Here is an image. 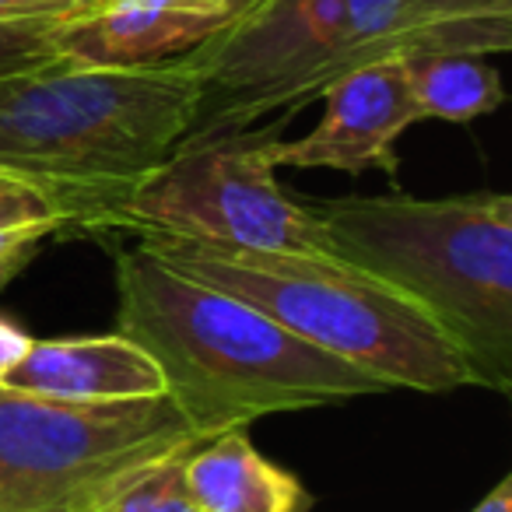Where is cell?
<instances>
[{
	"instance_id": "16",
	"label": "cell",
	"mask_w": 512,
	"mask_h": 512,
	"mask_svg": "<svg viewBox=\"0 0 512 512\" xmlns=\"http://www.w3.org/2000/svg\"><path fill=\"white\" fill-rule=\"evenodd\" d=\"M60 18H0V78L57 60L53 25Z\"/></svg>"
},
{
	"instance_id": "18",
	"label": "cell",
	"mask_w": 512,
	"mask_h": 512,
	"mask_svg": "<svg viewBox=\"0 0 512 512\" xmlns=\"http://www.w3.org/2000/svg\"><path fill=\"white\" fill-rule=\"evenodd\" d=\"M32 348V337L22 327H15L11 320H0V386L11 376L18 362L25 358V351Z\"/></svg>"
},
{
	"instance_id": "9",
	"label": "cell",
	"mask_w": 512,
	"mask_h": 512,
	"mask_svg": "<svg viewBox=\"0 0 512 512\" xmlns=\"http://www.w3.org/2000/svg\"><path fill=\"white\" fill-rule=\"evenodd\" d=\"M249 0H92L53 25L57 60L141 71L190 57L235 22Z\"/></svg>"
},
{
	"instance_id": "14",
	"label": "cell",
	"mask_w": 512,
	"mask_h": 512,
	"mask_svg": "<svg viewBox=\"0 0 512 512\" xmlns=\"http://www.w3.org/2000/svg\"><path fill=\"white\" fill-rule=\"evenodd\" d=\"M71 225L67 204L32 179L0 172V253L43 242Z\"/></svg>"
},
{
	"instance_id": "17",
	"label": "cell",
	"mask_w": 512,
	"mask_h": 512,
	"mask_svg": "<svg viewBox=\"0 0 512 512\" xmlns=\"http://www.w3.org/2000/svg\"><path fill=\"white\" fill-rule=\"evenodd\" d=\"M92 0H0V18H67Z\"/></svg>"
},
{
	"instance_id": "7",
	"label": "cell",
	"mask_w": 512,
	"mask_h": 512,
	"mask_svg": "<svg viewBox=\"0 0 512 512\" xmlns=\"http://www.w3.org/2000/svg\"><path fill=\"white\" fill-rule=\"evenodd\" d=\"M274 134L278 123L271 130L183 141L92 225L274 253H330L316 211L288 197L274 179Z\"/></svg>"
},
{
	"instance_id": "20",
	"label": "cell",
	"mask_w": 512,
	"mask_h": 512,
	"mask_svg": "<svg viewBox=\"0 0 512 512\" xmlns=\"http://www.w3.org/2000/svg\"><path fill=\"white\" fill-rule=\"evenodd\" d=\"M470 512H512V477H502Z\"/></svg>"
},
{
	"instance_id": "11",
	"label": "cell",
	"mask_w": 512,
	"mask_h": 512,
	"mask_svg": "<svg viewBox=\"0 0 512 512\" xmlns=\"http://www.w3.org/2000/svg\"><path fill=\"white\" fill-rule=\"evenodd\" d=\"M183 481L200 512H313L306 484L267 460L246 428H228L186 449Z\"/></svg>"
},
{
	"instance_id": "19",
	"label": "cell",
	"mask_w": 512,
	"mask_h": 512,
	"mask_svg": "<svg viewBox=\"0 0 512 512\" xmlns=\"http://www.w3.org/2000/svg\"><path fill=\"white\" fill-rule=\"evenodd\" d=\"M39 253V242H32V246H18V249H8V253H0V292L11 285V281L18 278V274L25 271V267L32 264V256Z\"/></svg>"
},
{
	"instance_id": "6",
	"label": "cell",
	"mask_w": 512,
	"mask_h": 512,
	"mask_svg": "<svg viewBox=\"0 0 512 512\" xmlns=\"http://www.w3.org/2000/svg\"><path fill=\"white\" fill-rule=\"evenodd\" d=\"M197 442L169 397L74 404L0 386V512H88Z\"/></svg>"
},
{
	"instance_id": "8",
	"label": "cell",
	"mask_w": 512,
	"mask_h": 512,
	"mask_svg": "<svg viewBox=\"0 0 512 512\" xmlns=\"http://www.w3.org/2000/svg\"><path fill=\"white\" fill-rule=\"evenodd\" d=\"M323 120L306 137H271L274 169H337L348 176L383 172L397 183V141L418 123L407 92L404 60L386 57L323 88Z\"/></svg>"
},
{
	"instance_id": "10",
	"label": "cell",
	"mask_w": 512,
	"mask_h": 512,
	"mask_svg": "<svg viewBox=\"0 0 512 512\" xmlns=\"http://www.w3.org/2000/svg\"><path fill=\"white\" fill-rule=\"evenodd\" d=\"M4 390L74 404H113L165 397V376L155 358L123 334L57 337L32 341L25 358L4 379Z\"/></svg>"
},
{
	"instance_id": "5",
	"label": "cell",
	"mask_w": 512,
	"mask_h": 512,
	"mask_svg": "<svg viewBox=\"0 0 512 512\" xmlns=\"http://www.w3.org/2000/svg\"><path fill=\"white\" fill-rule=\"evenodd\" d=\"M404 53V0H249L225 32L183 57L197 74L183 141L239 134L271 113L292 116L344 74Z\"/></svg>"
},
{
	"instance_id": "4",
	"label": "cell",
	"mask_w": 512,
	"mask_h": 512,
	"mask_svg": "<svg viewBox=\"0 0 512 512\" xmlns=\"http://www.w3.org/2000/svg\"><path fill=\"white\" fill-rule=\"evenodd\" d=\"M141 246L172 271L235 295L390 390L453 393L474 386L456 344L418 306L330 253H274L172 235H141Z\"/></svg>"
},
{
	"instance_id": "2",
	"label": "cell",
	"mask_w": 512,
	"mask_h": 512,
	"mask_svg": "<svg viewBox=\"0 0 512 512\" xmlns=\"http://www.w3.org/2000/svg\"><path fill=\"white\" fill-rule=\"evenodd\" d=\"M330 256L418 306L463 355L474 386L512 393V197L407 193L316 207Z\"/></svg>"
},
{
	"instance_id": "3",
	"label": "cell",
	"mask_w": 512,
	"mask_h": 512,
	"mask_svg": "<svg viewBox=\"0 0 512 512\" xmlns=\"http://www.w3.org/2000/svg\"><path fill=\"white\" fill-rule=\"evenodd\" d=\"M197 74L186 60L141 71L67 60L0 78V172L53 190L92 225L186 137Z\"/></svg>"
},
{
	"instance_id": "15",
	"label": "cell",
	"mask_w": 512,
	"mask_h": 512,
	"mask_svg": "<svg viewBox=\"0 0 512 512\" xmlns=\"http://www.w3.org/2000/svg\"><path fill=\"white\" fill-rule=\"evenodd\" d=\"M183 453L162 456L148 463L144 470L130 474L123 484H116L102 502H95L88 512H200L193 505L183 481Z\"/></svg>"
},
{
	"instance_id": "13",
	"label": "cell",
	"mask_w": 512,
	"mask_h": 512,
	"mask_svg": "<svg viewBox=\"0 0 512 512\" xmlns=\"http://www.w3.org/2000/svg\"><path fill=\"white\" fill-rule=\"evenodd\" d=\"M411 53H505L512 46V0H404Z\"/></svg>"
},
{
	"instance_id": "1",
	"label": "cell",
	"mask_w": 512,
	"mask_h": 512,
	"mask_svg": "<svg viewBox=\"0 0 512 512\" xmlns=\"http://www.w3.org/2000/svg\"><path fill=\"white\" fill-rule=\"evenodd\" d=\"M116 295V334L155 358L165 397L200 439L390 390L235 295L172 271L141 242L116 253Z\"/></svg>"
},
{
	"instance_id": "12",
	"label": "cell",
	"mask_w": 512,
	"mask_h": 512,
	"mask_svg": "<svg viewBox=\"0 0 512 512\" xmlns=\"http://www.w3.org/2000/svg\"><path fill=\"white\" fill-rule=\"evenodd\" d=\"M404 78L418 120L470 123L502 106V74L481 53H404Z\"/></svg>"
}]
</instances>
